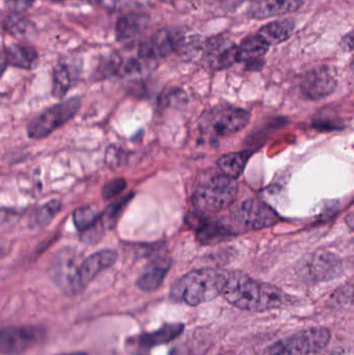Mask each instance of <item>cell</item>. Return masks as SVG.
<instances>
[{"label": "cell", "instance_id": "6da1fadb", "mask_svg": "<svg viewBox=\"0 0 354 355\" xmlns=\"http://www.w3.org/2000/svg\"><path fill=\"white\" fill-rule=\"evenodd\" d=\"M220 295L232 306L249 312L274 310L289 302L280 288L236 270L220 272Z\"/></svg>", "mask_w": 354, "mask_h": 355}, {"label": "cell", "instance_id": "7a4b0ae2", "mask_svg": "<svg viewBox=\"0 0 354 355\" xmlns=\"http://www.w3.org/2000/svg\"><path fill=\"white\" fill-rule=\"evenodd\" d=\"M220 295V272L213 269H197L175 282L170 296L176 302L195 306Z\"/></svg>", "mask_w": 354, "mask_h": 355}, {"label": "cell", "instance_id": "3957f363", "mask_svg": "<svg viewBox=\"0 0 354 355\" xmlns=\"http://www.w3.org/2000/svg\"><path fill=\"white\" fill-rule=\"evenodd\" d=\"M249 120L251 114L247 110L222 104L203 114L199 123L200 132L206 139L215 141L242 130Z\"/></svg>", "mask_w": 354, "mask_h": 355}, {"label": "cell", "instance_id": "277c9868", "mask_svg": "<svg viewBox=\"0 0 354 355\" xmlns=\"http://www.w3.org/2000/svg\"><path fill=\"white\" fill-rule=\"evenodd\" d=\"M238 184L236 180L227 176L211 178L195 189L193 205L203 214H212L230 207L236 200Z\"/></svg>", "mask_w": 354, "mask_h": 355}, {"label": "cell", "instance_id": "5b68a950", "mask_svg": "<svg viewBox=\"0 0 354 355\" xmlns=\"http://www.w3.org/2000/svg\"><path fill=\"white\" fill-rule=\"evenodd\" d=\"M81 99L71 98L60 102L35 116L27 125L26 132L33 139H42L69 122L80 110Z\"/></svg>", "mask_w": 354, "mask_h": 355}, {"label": "cell", "instance_id": "8992f818", "mask_svg": "<svg viewBox=\"0 0 354 355\" xmlns=\"http://www.w3.org/2000/svg\"><path fill=\"white\" fill-rule=\"evenodd\" d=\"M330 340V331L326 327H310L299 331L268 349V355H310L324 349Z\"/></svg>", "mask_w": 354, "mask_h": 355}, {"label": "cell", "instance_id": "52a82bcc", "mask_svg": "<svg viewBox=\"0 0 354 355\" xmlns=\"http://www.w3.org/2000/svg\"><path fill=\"white\" fill-rule=\"evenodd\" d=\"M231 218L245 231L267 229L278 223L276 211L266 202L256 198L241 202L233 210Z\"/></svg>", "mask_w": 354, "mask_h": 355}, {"label": "cell", "instance_id": "ba28073f", "mask_svg": "<svg viewBox=\"0 0 354 355\" xmlns=\"http://www.w3.org/2000/svg\"><path fill=\"white\" fill-rule=\"evenodd\" d=\"M184 39L180 33L170 29L156 31L139 46V58L149 64H155L159 58H166L174 52L179 53Z\"/></svg>", "mask_w": 354, "mask_h": 355}, {"label": "cell", "instance_id": "9c48e42d", "mask_svg": "<svg viewBox=\"0 0 354 355\" xmlns=\"http://www.w3.org/2000/svg\"><path fill=\"white\" fill-rule=\"evenodd\" d=\"M46 331L41 327H10L1 329L0 352L4 355L23 354L45 339Z\"/></svg>", "mask_w": 354, "mask_h": 355}, {"label": "cell", "instance_id": "30bf717a", "mask_svg": "<svg viewBox=\"0 0 354 355\" xmlns=\"http://www.w3.org/2000/svg\"><path fill=\"white\" fill-rule=\"evenodd\" d=\"M337 85L334 69L328 66L317 67L306 73L301 80V91L307 99L317 101L332 95Z\"/></svg>", "mask_w": 354, "mask_h": 355}, {"label": "cell", "instance_id": "8fae6325", "mask_svg": "<svg viewBox=\"0 0 354 355\" xmlns=\"http://www.w3.org/2000/svg\"><path fill=\"white\" fill-rule=\"evenodd\" d=\"M202 51L206 64L215 70H222L238 62V46L220 35L208 39L203 44Z\"/></svg>", "mask_w": 354, "mask_h": 355}, {"label": "cell", "instance_id": "7c38bea8", "mask_svg": "<svg viewBox=\"0 0 354 355\" xmlns=\"http://www.w3.org/2000/svg\"><path fill=\"white\" fill-rule=\"evenodd\" d=\"M118 260L114 250H102L81 262L76 279V294L81 293L99 273L112 267Z\"/></svg>", "mask_w": 354, "mask_h": 355}, {"label": "cell", "instance_id": "4fadbf2b", "mask_svg": "<svg viewBox=\"0 0 354 355\" xmlns=\"http://www.w3.org/2000/svg\"><path fill=\"white\" fill-rule=\"evenodd\" d=\"M76 252L64 250L57 254L51 266V275L55 283L70 295H76V279L81 263L77 262ZM82 262V261H81Z\"/></svg>", "mask_w": 354, "mask_h": 355}, {"label": "cell", "instance_id": "5bb4252c", "mask_svg": "<svg viewBox=\"0 0 354 355\" xmlns=\"http://www.w3.org/2000/svg\"><path fill=\"white\" fill-rule=\"evenodd\" d=\"M172 261L163 254L150 261L136 281V286L143 292H154L163 283L164 277L170 271Z\"/></svg>", "mask_w": 354, "mask_h": 355}, {"label": "cell", "instance_id": "9a60e30c", "mask_svg": "<svg viewBox=\"0 0 354 355\" xmlns=\"http://www.w3.org/2000/svg\"><path fill=\"white\" fill-rule=\"evenodd\" d=\"M303 0H255L249 8L253 18L267 19L292 14L303 6Z\"/></svg>", "mask_w": 354, "mask_h": 355}, {"label": "cell", "instance_id": "2e32d148", "mask_svg": "<svg viewBox=\"0 0 354 355\" xmlns=\"http://www.w3.org/2000/svg\"><path fill=\"white\" fill-rule=\"evenodd\" d=\"M308 269L310 277L314 281H326L340 272L341 261L332 252H320L312 256Z\"/></svg>", "mask_w": 354, "mask_h": 355}, {"label": "cell", "instance_id": "e0dca14e", "mask_svg": "<svg viewBox=\"0 0 354 355\" xmlns=\"http://www.w3.org/2000/svg\"><path fill=\"white\" fill-rule=\"evenodd\" d=\"M269 45L259 35H253L245 39L238 46V62H243L247 67L261 66L264 55L267 53Z\"/></svg>", "mask_w": 354, "mask_h": 355}, {"label": "cell", "instance_id": "ac0fdd59", "mask_svg": "<svg viewBox=\"0 0 354 355\" xmlns=\"http://www.w3.org/2000/svg\"><path fill=\"white\" fill-rule=\"evenodd\" d=\"M6 64L17 68L30 69L35 68L39 60V54L33 48L20 44H12L4 48L3 58Z\"/></svg>", "mask_w": 354, "mask_h": 355}, {"label": "cell", "instance_id": "d6986e66", "mask_svg": "<svg viewBox=\"0 0 354 355\" xmlns=\"http://www.w3.org/2000/svg\"><path fill=\"white\" fill-rule=\"evenodd\" d=\"M183 329H184V325L181 323H170V324L163 325L161 329L154 331V333L143 334V335L139 336L135 339V342L139 347H155L157 345L170 343L181 335Z\"/></svg>", "mask_w": 354, "mask_h": 355}, {"label": "cell", "instance_id": "ffe728a7", "mask_svg": "<svg viewBox=\"0 0 354 355\" xmlns=\"http://www.w3.org/2000/svg\"><path fill=\"white\" fill-rule=\"evenodd\" d=\"M147 17L136 12H129L118 19L116 25V37L118 42L134 39L147 26Z\"/></svg>", "mask_w": 354, "mask_h": 355}, {"label": "cell", "instance_id": "44dd1931", "mask_svg": "<svg viewBox=\"0 0 354 355\" xmlns=\"http://www.w3.org/2000/svg\"><path fill=\"white\" fill-rule=\"evenodd\" d=\"M294 21L286 20L276 21L268 23L260 28L258 35L268 45H278L287 41L294 31Z\"/></svg>", "mask_w": 354, "mask_h": 355}, {"label": "cell", "instance_id": "7402d4cb", "mask_svg": "<svg viewBox=\"0 0 354 355\" xmlns=\"http://www.w3.org/2000/svg\"><path fill=\"white\" fill-rule=\"evenodd\" d=\"M251 153L249 151L234 152L222 155L218 160V168L224 176L236 180L242 175Z\"/></svg>", "mask_w": 354, "mask_h": 355}, {"label": "cell", "instance_id": "603a6c76", "mask_svg": "<svg viewBox=\"0 0 354 355\" xmlns=\"http://www.w3.org/2000/svg\"><path fill=\"white\" fill-rule=\"evenodd\" d=\"M234 235L232 230L220 223H208L199 230V240L204 245L218 243Z\"/></svg>", "mask_w": 354, "mask_h": 355}, {"label": "cell", "instance_id": "cb8c5ba5", "mask_svg": "<svg viewBox=\"0 0 354 355\" xmlns=\"http://www.w3.org/2000/svg\"><path fill=\"white\" fill-rule=\"evenodd\" d=\"M72 73L70 67L66 64H58L53 70V83H52V95L53 97H64L72 85Z\"/></svg>", "mask_w": 354, "mask_h": 355}, {"label": "cell", "instance_id": "d4e9b609", "mask_svg": "<svg viewBox=\"0 0 354 355\" xmlns=\"http://www.w3.org/2000/svg\"><path fill=\"white\" fill-rule=\"evenodd\" d=\"M3 27L15 37H27L33 35V24L27 19L19 17V14L8 16L3 22Z\"/></svg>", "mask_w": 354, "mask_h": 355}, {"label": "cell", "instance_id": "484cf974", "mask_svg": "<svg viewBox=\"0 0 354 355\" xmlns=\"http://www.w3.org/2000/svg\"><path fill=\"white\" fill-rule=\"evenodd\" d=\"M132 198L133 193H129L128 196H123L116 202H112L109 206L106 207L105 210L100 215V220H101L102 225L107 229H112L116 225L123 209L130 202Z\"/></svg>", "mask_w": 354, "mask_h": 355}, {"label": "cell", "instance_id": "4316f807", "mask_svg": "<svg viewBox=\"0 0 354 355\" xmlns=\"http://www.w3.org/2000/svg\"><path fill=\"white\" fill-rule=\"evenodd\" d=\"M60 208H62V202L60 200H53L46 202L33 214V219H31L33 227H47L55 215L60 212Z\"/></svg>", "mask_w": 354, "mask_h": 355}, {"label": "cell", "instance_id": "83f0119b", "mask_svg": "<svg viewBox=\"0 0 354 355\" xmlns=\"http://www.w3.org/2000/svg\"><path fill=\"white\" fill-rule=\"evenodd\" d=\"M100 220V214L89 207H80L73 212V221L79 232H85L95 227Z\"/></svg>", "mask_w": 354, "mask_h": 355}, {"label": "cell", "instance_id": "f1b7e54d", "mask_svg": "<svg viewBox=\"0 0 354 355\" xmlns=\"http://www.w3.org/2000/svg\"><path fill=\"white\" fill-rule=\"evenodd\" d=\"M126 186L127 182L124 178H114L104 185L103 189H102V196L105 200H112L123 192Z\"/></svg>", "mask_w": 354, "mask_h": 355}, {"label": "cell", "instance_id": "f546056e", "mask_svg": "<svg viewBox=\"0 0 354 355\" xmlns=\"http://www.w3.org/2000/svg\"><path fill=\"white\" fill-rule=\"evenodd\" d=\"M106 164L110 166V168H118L124 164L125 160V152L123 151L121 148L116 147V146H110L106 150Z\"/></svg>", "mask_w": 354, "mask_h": 355}, {"label": "cell", "instance_id": "4dcf8cb0", "mask_svg": "<svg viewBox=\"0 0 354 355\" xmlns=\"http://www.w3.org/2000/svg\"><path fill=\"white\" fill-rule=\"evenodd\" d=\"M35 0H6V6L12 14H20L30 8Z\"/></svg>", "mask_w": 354, "mask_h": 355}, {"label": "cell", "instance_id": "1f68e13d", "mask_svg": "<svg viewBox=\"0 0 354 355\" xmlns=\"http://www.w3.org/2000/svg\"><path fill=\"white\" fill-rule=\"evenodd\" d=\"M87 3L93 4V6H98V8H106V10H112L116 8L121 0H82Z\"/></svg>", "mask_w": 354, "mask_h": 355}, {"label": "cell", "instance_id": "d6a6232c", "mask_svg": "<svg viewBox=\"0 0 354 355\" xmlns=\"http://www.w3.org/2000/svg\"><path fill=\"white\" fill-rule=\"evenodd\" d=\"M161 1L170 4L175 8H191L195 0H161Z\"/></svg>", "mask_w": 354, "mask_h": 355}, {"label": "cell", "instance_id": "836d02e7", "mask_svg": "<svg viewBox=\"0 0 354 355\" xmlns=\"http://www.w3.org/2000/svg\"><path fill=\"white\" fill-rule=\"evenodd\" d=\"M341 47L347 51L354 49V31L345 35L341 41Z\"/></svg>", "mask_w": 354, "mask_h": 355}, {"label": "cell", "instance_id": "e575fe53", "mask_svg": "<svg viewBox=\"0 0 354 355\" xmlns=\"http://www.w3.org/2000/svg\"><path fill=\"white\" fill-rule=\"evenodd\" d=\"M345 221H346V225H348L353 231H354V212L351 213V214L346 217Z\"/></svg>", "mask_w": 354, "mask_h": 355}, {"label": "cell", "instance_id": "d590c367", "mask_svg": "<svg viewBox=\"0 0 354 355\" xmlns=\"http://www.w3.org/2000/svg\"><path fill=\"white\" fill-rule=\"evenodd\" d=\"M58 355H87L85 352H70V354H64Z\"/></svg>", "mask_w": 354, "mask_h": 355}, {"label": "cell", "instance_id": "8d00e7d4", "mask_svg": "<svg viewBox=\"0 0 354 355\" xmlns=\"http://www.w3.org/2000/svg\"><path fill=\"white\" fill-rule=\"evenodd\" d=\"M351 70H353V72H354V58H353V62H351Z\"/></svg>", "mask_w": 354, "mask_h": 355}, {"label": "cell", "instance_id": "74e56055", "mask_svg": "<svg viewBox=\"0 0 354 355\" xmlns=\"http://www.w3.org/2000/svg\"><path fill=\"white\" fill-rule=\"evenodd\" d=\"M50 1H52V2H62V1H64V0H50Z\"/></svg>", "mask_w": 354, "mask_h": 355}, {"label": "cell", "instance_id": "f35d334b", "mask_svg": "<svg viewBox=\"0 0 354 355\" xmlns=\"http://www.w3.org/2000/svg\"><path fill=\"white\" fill-rule=\"evenodd\" d=\"M266 355H268V354H266Z\"/></svg>", "mask_w": 354, "mask_h": 355}]
</instances>
